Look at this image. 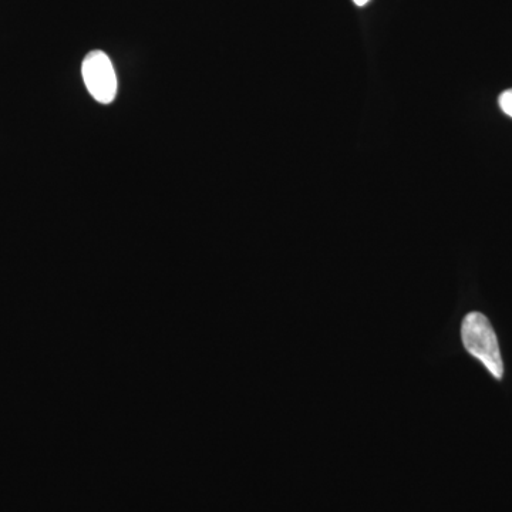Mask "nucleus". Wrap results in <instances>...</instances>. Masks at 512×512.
<instances>
[{"mask_svg": "<svg viewBox=\"0 0 512 512\" xmlns=\"http://www.w3.org/2000/svg\"><path fill=\"white\" fill-rule=\"evenodd\" d=\"M461 339L467 352L480 360L495 379H503L504 363L497 335L483 313H468L461 325Z\"/></svg>", "mask_w": 512, "mask_h": 512, "instance_id": "obj_1", "label": "nucleus"}, {"mask_svg": "<svg viewBox=\"0 0 512 512\" xmlns=\"http://www.w3.org/2000/svg\"><path fill=\"white\" fill-rule=\"evenodd\" d=\"M82 73L87 90L99 103L109 104L116 99V70L106 53L100 50L89 53L84 59Z\"/></svg>", "mask_w": 512, "mask_h": 512, "instance_id": "obj_2", "label": "nucleus"}, {"mask_svg": "<svg viewBox=\"0 0 512 512\" xmlns=\"http://www.w3.org/2000/svg\"><path fill=\"white\" fill-rule=\"evenodd\" d=\"M498 104H500L501 110L512 119V89L505 90V92L501 94L500 99H498Z\"/></svg>", "mask_w": 512, "mask_h": 512, "instance_id": "obj_3", "label": "nucleus"}, {"mask_svg": "<svg viewBox=\"0 0 512 512\" xmlns=\"http://www.w3.org/2000/svg\"><path fill=\"white\" fill-rule=\"evenodd\" d=\"M370 0H353V3H355L356 6H359V8H362V6H366L367 3H369Z\"/></svg>", "mask_w": 512, "mask_h": 512, "instance_id": "obj_4", "label": "nucleus"}]
</instances>
